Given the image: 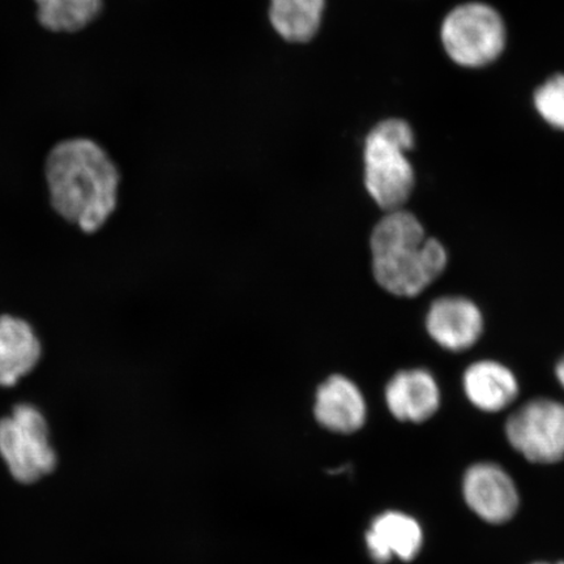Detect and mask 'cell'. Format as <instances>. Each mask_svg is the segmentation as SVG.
Returning <instances> with one entry per match:
<instances>
[{
  "label": "cell",
  "instance_id": "cell-6",
  "mask_svg": "<svg viewBox=\"0 0 564 564\" xmlns=\"http://www.w3.org/2000/svg\"><path fill=\"white\" fill-rule=\"evenodd\" d=\"M511 446L534 464H555L564 458V404L534 399L514 411L506 423Z\"/></svg>",
  "mask_w": 564,
  "mask_h": 564
},
{
  "label": "cell",
  "instance_id": "cell-11",
  "mask_svg": "<svg viewBox=\"0 0 564 564\" xmlns=\"http://www.w3.org/2000/svg\"><path fill=\"white\" fill-rule=\"evenodd\" d=\"M366 542L371 558L378 564L391 562L394 556L411 562L421 552L423 532L417 520L403 512L390 511L373 520Z\"/></svg>",
  "mask_w": 564,
  "mask_h": 564
},
{
  "label": "cell",
  "instance_id": "cell-9",
  "mask_svg": "<svg viewBox=\"0 0 564 564\" xmlns=\"http://www.w3.org/2000/svg\"><path fill=\"white\" fill-rule=\"evenodd\" d=\"M386 403L394 419L425 422L438 412L440 386L427 370L400 371L386 387Z\"/></svg>",
  "mask_w": 564,
  "mask_h": 564
},
{
  "label": "cell",
  "instance_id": "cell-10",
  "mask_svg": "<svg viewBox=\"0 0 564 564\" xmlns=\"http://www.w3.org/2000/svg\"><path fill=\"white\" fill-rule=\"evenodd\" d=\"M315 417L330 432L350 434L365 425L366 401L350 379L333 376L316 391Z\"/></svg>",
  "mask_w": 564,
  "mask_h": 564
},
{
  "label": "cell",
  "instance_id": "cell-12",
  "mask_svg": "<svg viewBox=\"0 0 564 564\" xmlns=\"http://www.w3.org/2000/svg\"><path fill=\"white\" fill-rule=\"evenodd\" d=\"M463 386L471 405L488 413L509 408L519 394L514 373L505 365L490 359L471 364L464 372Z\"/></svg>",
  "mask_w": 564,
  "mask_h": 564
},
{
  "label": "cell",
  "instance_id": "cell-13",
  "mask_svg": "<svg viewBox=\"0 0 564 564\" xmlns=\"http://www.w3.org/2000/svg\"><path fill=\"white\" fill-rule=\"evenodd\" d=\"M40 358L41 344L30 324L19 317L0 316V386H15Z\"/></svg>",
  "mask_w": 564,
  "mask_h": 564
},
{
  "label": "cell",
  "instance_id": "cell-8",
  "mask_svg": "<svg viewBox=\"0 0 564 564\" xmlns=\"http://www.w3.org/2000/svg\"><path fill=\"white\" fill-rule=\"evenodd\" d=\"M430 337L451 351L474 347L484 333V316L475 302L464 297H442L426 315Z\"/></svg>",
  "mask_w": 564,
  "mask_h": 564
},
{
  "label": "cell",
  "instance_id": "cell-16",
  "mask_svg": "<svg viewBox=\"0 0 564 564\" xmlns=\"http://www.w3.org/2000/svg\"><path fill=\"white\" fill-rule=\"evenodd\" d=\"M533 104L540 117L549 126L564 131V74L550 77L535 89Z\"/></svg>",
  "mask_w": 564,
  "mask_h": 564
},
{
  "label": "cell",
  "instance_id": "cell-1",
  "mask_svg": "<svg viewBox=\"0 0 564 564\" xmlns=\"http://www.w3.org/2000/svg\"><path fill=\"white\" fill-rule=\"evenodd\" d=\"M45 176L53 207L83 231L102 228L117 207L121 175L108 152L89 138H68L47 153Z\"/></svg>",
  "mask_w": 564,
  "mask_h": 564
},
{
  "label": "cell",
  "instance_id": "cell-18",
  "mask_svg": "<svg viewBox=\"0 0 564 564\" xmlns=\"http://www.w3.org/2000/svg\"><path fill=\"white\" fill-rule=\"evenodd\" d=\"M532 564H553V563H546V562H538ZM555 564H564V562L555 563Z\"/></svg>",
  "mask_w": 564,
  "mask_h": 564
},
{
  "label": "cell",
  "instance_id": "cell-5",
  "mask_svg": "<svg viewBox=\"0 0 564 564\" xmlns=\"http://www.w3.org/2000/svg\"><path fill=\"white\" fill-rule=\"evenodd\" d=\"M0 455L19 482L32 484L52 474L56 456L37 408L18 405L11 417L0 421Z\"/></svg>",
  "mask_w": 564,
  "mask_h": 564
},
{
  "label": "cell",
  "instance_id": "cell-4",
  "mask_svg": "<svg viewBox=\"0 0 564 564\" xmlns=\"http://www.w3.org/2000/svg\"><path fill=\"white\" fill-rule=\"evenodd\" d=\"M444 52L457 66L482 68L496 62L507 45V28L490 4L468 2L447 13L441 26Z\"/></svg>",
  "mask_w": 564,
  "mask_h": 564
},
{
  "label": "cell",
  "instance_id": "cell-17",
  "mask_svg": "<svg viewBox=\"0 0 564 564\" xmlns=\"http://www.w3.org/2000/svg\"><path fill=\"white\" fill-rule=\"evenodd\" d=\"M555 376L564 390V357L561 359L558 364H556Z\"/></svg>",
  "mask_w": 564,
  "mask_h": 564
},
{
  "label": "cell",
  "instance_id": "cell-14",
  "mask_svg": "<svg viewBox=\"0 0 564 564\" xmlns=\"http://www.w3.org/2000/svg\"><path fill=\"white\" fill-rule=\"evenodd\" d=\"M35 19L45 31L74 34L100 18L105 0H33Z\"/></svg>",
  "mask_w": 564,
  "mask_h": 564
},
{
  "label": "cell",
  "instance_id": "cell-7",
  "mask_svg": "<svg viewBox=\"0 0 564 564\" xmlns=\"http://www.w3.org/2000/svg\"><path fill=\"white\" fill-rule=\"evenodd\" d=\"M463 496L469 509L489 524H505L519 510L517 485L494 463H477L465 471Z\"/></svg>",
  "mask_w": 564,
  "mask_h": 564
},
{
  "label": "cell",
  "instance_id": "cell-3",
  "mask_svg": "<svg viewBox=\"0 0 564 564\" xmlns=\"http://www.w3.org/2000/svg\"><path fill=\"white\" fill-rule=\"evenodd\" d=\"M413 147L414 132L403 119H387L366 138L365 186L387 212L403 208L413 193L414 169L406 158Z\"/></svg>",
  "mask_w": 564,
  "mask_h": 564
},
{
  "label": "cell",
  "instance_id": "cell-2",
  "mask_svg": "<svg viewBox=\"0 0 564 564\" xmlns=\"http://www.w3.org/2000/svg\"><path fill=\"white\" fill-rule=\"evenodd\" d=\"M372 273L386 292L411 299L446 270L448 256L435 238H427L419 218L403 208L387 212L370 238Z\"/></svg>",
  "mask_w": 564,
  "mask_h": 564
},
{
  "label": "cell",
  "instance_id": "cell-15",
  "mask_svg": "<svg viewBox=\"0 0 564 564\" xmlns=\"http://www.w3.org/2000/svg\"><path fill=\"white\" fill-rule=\"evenodd\" d=\"M326 0H271V24L282 39L307 42L322 24Z\"/></svg>",
  "mask_w": 564,
  "mask_h": 564
}]
</instances>
